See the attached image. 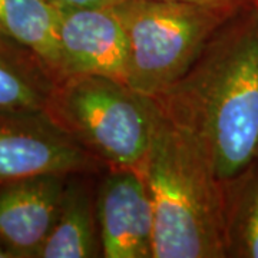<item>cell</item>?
Here are the masks:
<instances>
[{
    "instance_id": "obj_16",
    "label": "cell",
    "mask_w": 258,
    "mask_h": 258,
    "mask_svg": "<svg viewBox=\"0 0 258 258\" xmlns=\"http://www.w3.org/2000/svg\"><path fill=\"white\" fill-rule=\"evenodd\" d=\"M252 5H254V6H255L258 10V0H252Z\"/></svg>"
},
{
    "instance_id": "obj_1",
    "label": "cell",
    "mask_w": 258,
    "mask_h": 258,
    "mask_svg": "<svg viewBox=\"0 0 258 258\" xmlns=\"http://www.w3.org/2000/svg\"><path fill=\"white\" fill-rule=\"evenodd\" d=\"M185 132L222 189L258 159V10L230 18L191 69L151 98Z\"/></svg>"
},
{
    "instance_id": "obj_7",
    "label": "cell",
    "mask_w": 258,
    "mask_h": 258,
    "mask_svg": "<svg viewBox=\"0 0 258 258\" xmlns=\"http://www.w3.org/2000/svg\"><path fill=\"white\" fill-rule=\"evenodd\" d=\"M57 37L64 78L95 75L128 85V37L112 8H57Z\"/></svg>"
},
{
    "instance_id": "obj_14",
    "label": "cell",
    "mask_w": 258,
    "mask_h": 258,
    "mask_svg": "<svg viewBox=\"0 0 258 258\" xmlns=\"http://www.w3.org/2000/svg\"><path fill=\"white\" fill-rule=\"evenodd\" d=\"M178 2H191L200 5H208L221 9L231 10V12H240L252 5V0H178Z\"/></svg>"
},
{
    "instance_id": "obj_12",
    "label": "cell",
    "mask_w": 258,
    "mask_h": 258,
    "mask_svg": "<svg viewBox=\"0 0 258 258\" xmlns=\"http://www.w3.org/2000/svg\"><path fill=\"white\" fill-rule=\"evenodd\" d=\"M224 195L227 257L258 258V159Z\"/></svg>"
},
{
    "instance_id": "obj_2",
    "label": "cell",
    "mask_w": 258,
    "mask_h": 258,
    "mask_svg": "<svg viewBox=\"0 0 258 258\" xmlns=\"http://www.w3.org/2000/svg\"><path fill=\"white\" fill-rule=\"evenodd\" d=\"M142 174L155 217L154 258H227L221 184L189 137L155 103Z\"/></svg>"
},
{
    "instance_id": "obj_5",
    "label": "cell",
    "mask_w": 258,
    "mask_h": 258,
    "mask_svg": "<svg viewBox=\"0 0 258 258\" xmlns=\"http://www.w3.org/2000/svg\"><path fill=\"white\" fill-rule=\"evenodd\" d=\"M102 164L46 111H0V181L92 174Z\"/></svg>"
},
{
    "instance_id": "obj_3",
    "label": "cell",
    "mask_w": 258,
    "mask_h": 258,
    "mask_svg": "<svg viewBox=\"0 0 258 258\" xmlns=\"http://www.w3.org/2000/svg\"><path fill=\"white\" fill-rule=\"evenodd\" d=\"M112 9L128 37V86L147 98L175 85L217 30L238 13L178 0H122Z\"/></svg>"
},
{
    "instance_id": "obj_13",
    "label": "cell",
    "mask_w": 258,
    "mask_h": 258,
    "mask_svg": "<svg viewBox=\"0 0 258 258\" xmlns=\"http://www.w3.org/2000/svg\"><path fill=\"white\" fill-rule=\"evenodd\" d=\"M56 8H71V9H103L113 8L122 0H47Z\"/></svg>"
},
{
    "instance_id": "obj_6",
    "label": "cell",
    "mask_w": 258,
    "mask_h": 258,
    "mask_svg": "<svg viewBox=\"0 0 258 258\" xmlns=\"http://www.w3.org/2000/svg\"><path fill=\"white\" fill-rule=\"evenodd\" d=\"M95 204L103 257L154 258V207L141 171L111 169Z\"/></svg>"
},
{
    "instance_id": "obj_10",
    "label": "cell",
    "mask_w": 258,
    "mask_h": 258,
    "mask_svg": "<svg viewBox=\"0 0 258 258\" xmlns=\"http://www.w3.org/2000/svg\"><path fill=\"white\" fill-rule=\"evenodd\" d=\"M82 175L68 176L57 218L39 258H92L102 252L96 204Z\"/></svg>"
},
{
    "instance_id": "obj_9",
    "label": "cell",
    "mask_w": 258,
    "mask_h": 258,
    "mask_svg": "<svg viewBox=\"0 0 258 258\" xmlns=\"http://www.w3.org/2000/svg\"><path fill=\"white\" fill-rule=\"evenodd\" d=\"M60 82L29 47L0 32V111H46Z\"/></svg>"
},
{
    "instance_id": "obj_8",
    "label": "cell",
    "mask_w": 258,
    "mask_h": 258,
    "mask_svg": "<svg viewBox=\"0 0 258 258\" xmlns=\"http://www.w3.org/2000/svg\"><path fill=\"white\" fill-rule=\"evenodd\" d=\"M68 176L0 181V244L13 258H39L57 218Z\"/></svg>"
},
{
    "instance_id": "obj_15",
    "label": "cell",
    "mask_w": 258,
    "mask_h": 258,
    "mask_svg": "<svg viewBox=\"0 0 258 258\" xmlns=\"http://www.w3.org/2000/svg\"><path fill=\"white\" fill-rule=\"evenodd\" d=\"M0 258H13V255L2 244H0Z\"/></svg>"
},
{
    "instance_id": "obj_11",
    "label": "cell",
    "mask_w": 258,
    "mask_h": 258,
    "mask_svg": "<svg viewBox=\"0 0 258 258\" xmlns=\"http://www.w3.org/2000/svg\"><path fill=\"white\" fill-rule=\"evenodd\" d=\"M0 32L35 52L64 79L57 37V8L47 0H0Z\"/></svg>"
},
{
    "instance_id": "obj_4",
    "label": "cell",
    "mask_w": 258,
    "mask_h": 258,
    "mask_svg": "<svg viewBox=\"0 0 258 258\" xmlns=\"http://www.w3.org/2000/svg\"><path fill=\"white\" fill-rule=\"evenodd\" d=\"M47 113L102 165L142 172L154 132L149 98L109 78L72 75L57 83Z\"/></svg>"
}]
</instances>
